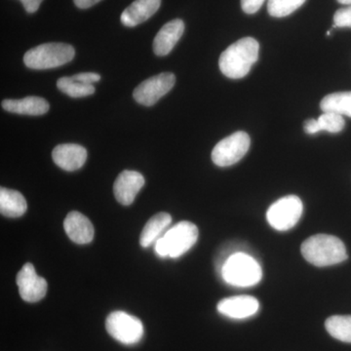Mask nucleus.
Wrapping results in <instances>:
<instances>
[{
  "instance_id": "nucleus-1",
  "label": "nucleus",
  "mask_w": 351,
  "mask_h": 351,
  "mask_svg": "<svg viewBox=\"0 0 351 351\" xmlns=\"http://www.w3.org/2000/svg\"><path fill=\"white\" fill-rule=\"evenodd\" d=\"M260 44L255 38H243L228 46L219 60V66L226 77L239 80L248 75L258 59Z\"/></svg>"
},
{
  "instance_id": "nucleus-2",
  "label": "nucleus",
  "mask_w": 351,
  "mask_h": 351,
  "mask_svg": "<svg viewBox=\"0 0 351 351\" xmlns=\"http://www.w3.org/2000/svg\"><path fill=\"white\" fill-rule=\"evenodd\" d=\"M301 252L307 262L319 267L338 265L348 258L343 242L334 235L323 233L304 240Z\"/></svg>"
},
{
  "instance_id": "nucleus-3",
  "label": "nucleus",
  "mask_w": 351,
  "mask_h": 351,
  "mask_svg": "<svg viewBox=\"0 0 351 351\" xmlns=\"http://www.w3.org/2000/svg\"><path fill=\"white\" fill-rule=\"evenodd\" d=\"M223 281L233 287L246 288L257 285L263 277V270L255 258L245 252L232 254L221 267Z\"/></svg>"
},
{
  "instance_id": "nucleus-4",
  "label": "nucleus",
  "mask_w": 351,
  "mask_h": 351,
  "mask_svg": "<svg viewBox=\"0 0 351 351\" xmlns=\"http://www.w3.org/2000/svg\"><path fill=\"white\" fill-rule=\"evenodd\" d=\"M197 226L182 221L172 226L156 243V252L161 258H177L186 254L198 239Z\"/></svg>"
},
{
  "instance_id": "nucleus-5",
  "label": "nucleus",
  "mask_w": 351,
  "mask_h": 351,
  "mask_svg": "<svg viewBox=\"0 0 351 351\" xmlns=\"http://www.w3.org/2000/svg\"><path fill=\"white\" fill-rule=\"evenodd\" d=\"M75 56V48L69 44L45 43L27 51L24 63L32 69H55L69 63Z\"/></svg>"
},
{
  "instance_id": "nucleus-6",
  "label": "nucleus",
  "mask_w": 351,
  "mask_h": 351,
  "mask_svg": "<svg viewBox=\"0 0 351 351\" xmlns=\"http://www.w3.org/2000/svg\"><path fill=\"white\" fill-rule=\"evenodd\" d=\"M304 205L297 195L284 196L276 201L267 212V219L271 228L286 232L297 225L301 219Z\"/></svg>"
},
{
  "instance_id": "nucleus-7",
  "label": "nucleus",
  "mask_w": 351,
  "mask_h": 351,
  "mask_svg": "<svg viewBox=\"0 0 351 351\" xmlns=\"http://www.w3.org/2000/svg\"><path fill=\"white\" fill-rule=\"evenodd\" d=\"M106 328L113 339L128 346L138 343L145 332L142 321L124 311L110 313L106 321Z\"/></svg>"
},
{
  "instance_id": "nucleus-8",
  "label": "nucleus",
  "mask_w": 351,
  "mask_h": 351,
  "mask_svg": "<svg viewBox=\"0 0 351 351\" xmlns=\"http://www.w3.org/2000/svg\"><path fill=\"white\" fill-rule=\"evenodd\" d=\"M250 145V137L246 132H235L215 145L212 160L219 167L232 166L243 158Z\"/></svg>"
},
{
  "instance_id": "nucleus-9",
  "label": "nucleus",
  "mask_w": 351,
  "mask_h": 351,
  "mask_svg": "<svg viewBox=\"0 0 351 351\" xmlns=\"http://www.w3.org/2000/svg\"><path fill=\"white\" fill-rule=\"evenodd\" d=\"M176 83V76L171 73L147 78L134 90L133 97L140 105L152 107L171 91Z\"/></svg>"
},
{
  "instance_id": "nucleus-10",
  "label": "nucleus",
  "mask_w": 351,
  "mask_h": 351,
  "mask_svg": "<svg viewBox=\"0 0 351 351\" xmlns=\"http://www.w3.org/2000/svg\"><path fill=\"white\" fill-rule=\"evenodd\" d=\"M17 285L21 298L27 302L43 300L47 293V282L38 276L32 263H25L17 276Z\"/></svg>"
},
{
  "instance_id": "nucleus-11",
  "label": "nucleus",
  "mask_w": 351,
  "mask_h": 351,
  "mask_svg": "<svg viewBox=\"0 0 351 351\" xmlns=\"http://www.w3.org/2000/svg\"><path fill=\"white\" fill-rule=\"evenodd\" d=\"M260 302L252 295H234L221 300L217 306L219 313L232 319H246L258 313Z\"/></svg>"
},
{
  "instance_id": "nucleus-12",
  "label": "nucleus",
  "mask_w": 351,
  "mask_h": 351,
  "mask_svg": "<svg viewBox=\"0 0 351 351\" xmlns=\"http://www.w3.org/2000/svg\"><path fill=\"white\" fill-rule=\"evenodd\" d=\"M144 176L137 171L125 170L120 173L113 184V193L120 204L131 205L138 191L144 186Z\"/></svg>"
},
{
  "instance_id": "nucleus-13",
  "label": "nucleus",
  "mask_w": 351,
  "mask_h": 351,
  "mask_svg": "<svg viewBox=\"0 0 351 351\" xmlns=\"http://www.w3.org/2000/svg\"><path fill=\"white\" fill-rule=\"evenodd\" d=\"M52 158L61 169L71 172L80 169L86 162L87 151L80 145H59L53 149Z\"/></svg>"
},
{
  "instance_id": "nucleus-14",
  "label": "nucleus",
  "mask_w": 351,
  "mask_h": 351,
  "mask_svg": "<svg viewBox=\"0 0 351 351\" xmlns=\"http://www.w3.org/2000/svg\"><path fill=\"white\" fill-rule=\"evenodd\" d=\"M64 228L69 239L75 243L87 244L94 239L93 225L80 212H71L64 219Z\"/></svg>"
},
{
  "instance_id": "nucleus-15",
  "label": "nucleus",
  "mask_w": 351,
  "mask_h": 351,
  "mask_svg": "<svg viewBox=\"0 0 351 351\" xmlns=\"http://www.w3.org/2000/svg\"><path fill=\"white\" fill-rule=\"evenodd\" d=\"M184 32V23L182 20L171 21L161 27L154 40V51L157 56L169 54Z\"/></svg>"
},
{
  "instance_id": "nucleus-16",
  "label": "nucleus",
  "mask_w": 351,
  "mask_h": 351,
  "mask_svg": "<svg viewBox=\"0 0 351 351\" xmlns=\"http://www.w3.org/2000/svg\"><path fill=\"white\" fill-rule=\"evenodd\" d=\"M161 5V0H135L121 14L122 24L133 27L152 17Z\"/></svg>"
},
{
  "instance_id": "nucleus-17",
  "label": "nucleus",
  "mask_w": 351,
  "mask_h": 351,
  "mask_svg": "<svg viewBox=\"0 0 351 351\" xmlns=\"http://www.w3.org/2000/svg\"><path fill=\"white\" fill-rule=\"evenodd\" d=\"M2 108L6 112L25 115H43L49 110V103L40 97L31 96L21 100H4Z\"/></svg>"
},
{
  "instance_id": "nucleus-18",
  "label": "nucleus",
  "mask_w": 351,
  "mask_h": 351,
  "mask_svg": "<svg viewBox=\"0 0 351 351\" xmlns=\"http://www.w3.org/2000/svg\"><path fill=\"white\" fill-rule=\"evenodd\" d=\"M27 209V201L19 191L0 189V212L8 218H19Z\"/></svg>"
},
{
  "instance_id": "nucleus-19",
  "label": "nucleus",
  "mask_w": 351,
  "mask_h": 351,
  "mask_svg": "<svg viewBox=\"0 0 351 351\" xmlns=\"http://www.w3.org/2000/svg\"><path fill=\"white\" fill-rule=\"evenodd\" d=\"M171 221H172V217L165 212H161L152 217L141 233V246L144 248L151 246L156 239H159V235L163 232V230L169 226Z\"/></svg>"
},
{
  "instance_id": "nucleus-20",
  "label": "nucleus",
  "mask_w": 351,
  "mask_h": 351,
  "mask_svg": "<svg viewBox=\"0 0 351 351\" xmlns=\"http://www.w3.org/2000/svg\"><path fill=\"white\" fill-rule=\"evenodd\" d=\"M323 112H335L351 117V92H337L327 95L320 101Z\"/></svg>"
},
{
  "instance_id": "nucleus-21",
  "label": "nucleus",
  "mask_w": 351,
  "mask_h": 351,
  "mask_svg": "<svg viewBox=\"0 0 351 351\" xmlns=\"http://www.w3.org/2000/svg\"><path fill=\"white\" fill-rule=\"evenodd\" d=\"M327 332L332 338L351 343V315H334L325 322Z\"/></svg>"
},
{
  "instance_id": "nucleus-22",
  "label": "nucleus",
  "mask_w": 351,
  "mask_h": 351,
  "mask_svg": "<svg viewBox=\"0 0 351 351\" xmlns=\"http://www.w3.org/2000/svg\"><path fill=\"white\" fill-rule=\"evenodd\" d=\"M58 89L61 90L63 93L68 95L71 98H82V97L90 96L95 93L93 85L84 84L71 77L60 78L57 82Z\"/></svg>"
},
{
  "instance_id": "nucleus-23",
  "label": "nucleus",
  "mask_w": 351,
  "mask_h": 351,
  "mask_svg": "<svg viewBox=\"0 0 351 351\" xmlns=\"http://www.w3.org/2000/svg\"><path fill=\"white\" fill-rule=\"evenodd\" d=\"M306 0H269L267 11L274 18H283L294 13Z\"/></svg>"
},
{
  "instance_id": "nucleus-24",
  "label": "nucleus",
  "mask_w": 351,
  "mask_h": 351,
  "mask_svg": "<svg viewBox=\"0 0 351 351\" xmlns=\"http://www.w3.org/2000/svg\"><path fill=\"white\" fill-rule=\"evenodd\" d=\"M321 131H327L329 133L336 134L343 131L346 122L343 115L335 112H324L317 119Z\"/></svg>"
},
{
  "instance_id": "nucleus-25",
  "label": "nucleus",
  "mask_w": 351,
  "mask_h": 351,
  "mask_svg": "<svg viewBox=\"0 0 351 351\" xmlns=\"http://www.w3.org/2000/svg\"><path fill=\"white\" fill-rule=\"evenodd\" d=\"M334 27H351V5L335 13Z\"/></svg>"
},
{
  "instance_id": "nucleus-26",
  "label": "nucleus",
  "mask_w": 351,
  "mask_h": 351,
  "mask_svg": "<svg viewBox=\"0 0 351 351\" xmlns=\"http://www.w3.org/2000/svg\"><path fill=\"white\" fill-rule=\"evenodd\" d=\"M265 0H241L242 10L246 14H255L260 10Z\"/></svg>"
},
{
  "instance_id": "nucleus-27",
  "label": "nucleus",
  "mask_w": 351,
  "mask_h": 351,
  "mask_svg": "<svg viewBox=\"0 0 351 351\" xmlns=\"http://www.w3.org/2000/svg\"><path fill=\"white\" fill-rule=\"evenodd\" d=\"M73 80L84 83V84L92 85L95 82H100L101 76L95 73H82L73 76Z\"/></svg>"
},
{
  "instance_id": "nucleus-28",
  "label": "nucleus",
  "mask_w": 351,
  "mask_h": 351,
  "mask_svg": "<svg viewBox=\"0 0 351 351\" xmlns=\"http://www.w3.org/2000/svg\"><path fill=\"white\" fill-rule=\"evenodd\" d=\"M304 132L308 135H315V134L319 133L320 127L318 124L317 119H308L304 122Z\"/></svg>"
},
{
  "instance_id": "nucleus-29",
  "label": "nucleus",
  "mask_w": 351,
  "mask_h": 351,
  "mask_svg": "<svg viewBox=\"0 0 351 351\" xmlns=\"http://www.w3.org/2000/svg\"><path fill=\"white\" fill-rule=\"evenodd\" d=\"M27 13H36L43 0H20Z\"/></svg>"
},
{
  "instance_id": "nucleus-30",
  "label": "nucleus",
  "mask_w": 351,
  "mask_h": 351,
  "mask_svg": "<svg viewBox=\"0 0 351 351\" xmlns=\"http://www.w3.org/2000/svg\"><path fill=\"white\" fill-rule=\"evenodd\" d=\"M101 0H73L76 6L80 9H87L94 6L95 4L100 2Z\"/></svg>"
},
{
  "instance_id": "nucleus-31",
  "label": "nucleus",
  "mask_w": 351,
  "mask_h": 351,
  "mask_svg": "<svg viewBox=\"0 0 351 351\" xmlns=\"http://www.w3.org/2000/svg\"><path fill=\"white\" fill-rule=\"evenodd\" d=\"M339 3L351 5V0H338Z\"/></svg>"
}]
</instances>
